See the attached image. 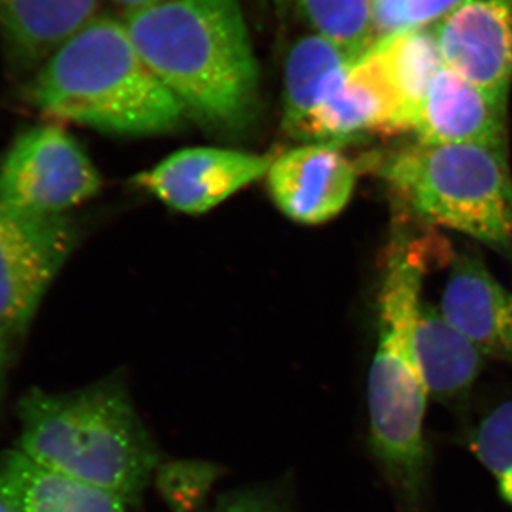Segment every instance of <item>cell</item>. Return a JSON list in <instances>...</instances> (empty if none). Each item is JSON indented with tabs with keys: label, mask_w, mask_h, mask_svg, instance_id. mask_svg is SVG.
<instances>
[{
	"label": "cell",
	"mask_w": 512,
	"mask_h": 512,
	"mask_svg": "<svg viewBox=\"0 0 512 512\" xmlns=\"http://www.w3.org/2000/svg\"><path fill=\"white\" fill-rule=\"evenodd\" d=\"M431 247L397 238L387 251L377 301V348L367 379L369 443L377 466L404 512H420L427 493L430 450L424 434L427 393L414 330Z\"/></svg>",
	"instance_id": "obj_1"
},
{
	"label": "cell",
	"mask_w": 512,
	"mask_h": 512,
	"mask_svg": "<svg viewBox=\"0 0 512 512\" xmlns=\"http://www.w3.org/2000/svg\"><path fill=\"white\" fill-rule=\"evenodd\" d=\"M134 47L188 114L235 130L254 116L259 69L239 0H167L127 16Z\"/></svg>",
	"instance_id": "obj_2"
},
{
	"label": "cell",
	"mask_w": 512,
	"mask_h": 512,
	"mask_svg": "<svg viewBox=\"0 0 512 512\" xmlns=\"http://www.w3.org/2000/svg\"><path fill=\"white\" fill-rule=\"evenodd\" d=\"M18 450L42 466L137 508L160 468V450L123 377L67 393L30 390L18 404Z\"/></svg>",
	"instance_id": "obj_3"
},
{
	"label": "cell",
	"mask_w": 512,
	"mask_h": 512,
	"mask_svg": "<svg viewBox=\"0 0 512 512\" xmlns=\"http://www.w3.org/2000/svg\"><path fill=\"white\" fill-rule=\"evenodd\" d=\"M28 93L53 119L121 136L170 133L188 114L137 52L126 23L109 16H96L60 47Z\"/></svg>",
	"instance_id": "obj_4"
},
{
	"label": "cell",
	"mask_w": 512,
	"mask_h": 512,
	"mask_svg": "<svg viewBox=\"0 0 512 512\" xmlns=\"http://www.w3.org/2000/svg\"><path fill=\"white\" fill-rule=\"evenodd\" d=\"M379 171L399 200L423 220L495 249H512L507 146L416 143L387 157Z\"/></svg>",
	"instance_id": "obj_5"
},
{
	"label": "cell",
	"mask_w": 512,
	"mask_h": 512,
	"mask_svg": "<svg viewBox=\"0 0 512 512\" xmlns=\"http://www.w3.org/2000/svg\"><path fill=\"white\" fill-rule=\"evenodd\" d=\"M100 187L86 151L59 126L29 128L0 163V201L28 214L64 215Z\"/></svg>",
	"instance_id": "obj_6"
},
{
	"label": "cell",
	"mask_w": 512,
	"mask_h": 512,
	"mask_svg": "<svg viewBox=\"0 0 512 512\" xmlns=\"http://www.w3.org/2000/svg\"><path fill=\"white\" fill-rule=\"evenodd\" d=\"M66 215H33L0 201V332L22 335L72 252Z\"/></svg>",
	"instance_id": "obj_7"
},
{
	"label": "cell",
	"mask_w": 512,
	"mask_h": 512,
	"mask_svg": "<svg viewBox=\"0 0 512 512\" xmlns=\"http://www.w3.org/2000/svg\"><path fill=\"white\" fill-rule=\"evenodd\" d=\"M274 160L229 148H185L138 174L136 184L171 210L204 214L266 177Z\"/></svg>",
	"instance_id": "obj_8"
},
{
	"label": "cell",
	"mask_w": 512,
	"mask_h": 512,
	"mask_svg": "<svg viewBox=\"0 0 512 512\" xmlns=\"http://www.w3.org/2000/svg\"><path fill=\"white\" fill-rule=\"evenodd\" d=\"M444 64L495 99L512 82V0H464L434 23Z\"/></svg>",
	"instance_id": "obj_9"
},
{
	"label": "cell",
	"mask_w": 512,
	"mask_h": 512,
	"mask_svg": "<svg viewBox=\"0 0 512 512\" xmlns=\"http://www.w3.org/2000/svg\"><path fill=\"white\" fill-rule=\"evenodd\" d=\"M266 181L285 217L302 225H320L338 217L349 204L356 168L338 144L308 143L275 157Z\"/></svg>",
	"instance_id": "obj_10"
},
{
	"label": "cell",
	"mask_w": 512,
	"mask_h": 512,
	"mask_svg": "<svg viewBox=\"0 0 512 512\" xmlns=\"http://www.w3.org/2000/svg\"><path fill=\"white\" fill-rule=\"evenodd\" d=\"M365 134H399L396 103L375 47L353 60L332 84L301 140L339 144Z\"/></svg>",
	"instance_id": "obj_11"
},
{
	"label": "cell",
	"mask_w": 512,
	"mask_h": 512,
	"mask_svg": "<svg viewBox=\"0 0 512 512\" xmlns=\"http://www.w3.org/2000/svg\"><path fill=\"white\" fill-rule=\"evenodd\" d=\"M507 100L495 99L444 67L414 119L421 144L481 143L507 146Z\"/></svg>",
	"instance_id": "obj_12"
},
{
	"label": "cell",
	"mask_w": 512,
	"mask_h": 512,
	"mask_svg": "<svg viewBox=\"0 0 512 512\" xmlns=\"http://www.w3.org/2000/svg\"><path fill=\"white\" fill-rule=\"evenodd\" d=\"M440 311L484 356L512 362V292L476 256L454 259Z\"/></svg>",
	"instance_id": "obj_13"
},
{
	"label": "cell",
	"mask_w": 512,
	"mask_h": 512,
	"mask_svg": "<svg viewBox=\"0 0 512 512\" xmlns=\"http://www.w3.org/2000/svg\"><path fill=\"white\" fill-rule=\"evenodd\" d=\"M97 0H3L0 37L12 66L35 74L96 16Z\"/></svg>",
	"instance_id": "obj_14"
},
{
	"label": "cell",
	"mask_w": 512,
	"mask_h": 512,
	"mask_svg": "<svg viewBox=\"0 0 512 512\" xmlns=\"http://www.w3.org/2000/svg\"><path fill=\"white\" fill-rule=\"evenodd\" d=\"M0 494L15 512H127L116 495L42 466L16 447L0 456Z\"/></svg>",
	"instance_id": "obj_15"
},
{
	"label": "cell",
	"mask_w": 512,
	"mask_h": 512,
	"mask_svg": "<svg viewBox=\"0 0 512 512\" xmlns=\"http://www.w3.org/2000/svg\"><path fill=\"white\" fill-rule=\"evenodd\" d=\"M414 352L429 397L446 406H458L470 397L484 355L447 322L440 309L423 303L416 330Z\"/></svg>",
	"instance_id": "obj_16"
},
{
	"label": "cell",
	"mask_w": 512,
	"mask_h": 512,
	"mask_svg": "<svg viewBox=\"0 0 512 512\" xmlns=\"http://www.w3.org/2000/svg\"><path fill=\"white\" fill-rule=\"evenodd\" d=\"M373 47L396 103L397 133H409L431 84L446 67L436 29L434 25L406 29Z\"/></svg>",
	"instance_id": "obj_17"
},
{
	"label": "cell",
	"mask_w": 512,
	"mask_h": 512,
	"mask_svg": "<svg viewBox=\"0 0 512 512\" xmlns=\"http://www.w3.org/2000/svg\"><path fill=\"white\" fill-rule=\"evenodd\" d=\"M352 62L338 46L315 33L293 43L285 62L282 126L286 133L302 137L313 111Z\"/></svg>",
	"instance_id": "obj_18"
},
{
	"label": "cell",
	"mask_w": 512,
	"mask_h": 512,
	"mask_svg": "<svg viewBox=\"0 0 512 512\" xmlns=\"http://www.w3.org/2000/svg\"><path fill=\"white\" fill-rule=\"evenodd\" d=\"M315 35L329 40L353 60L379 42L376 0H292Z\"/></svg>",
	"instance_id": "obj_19"
},
{
	"label": "cell",
	"mask_w": 512,
	"mask_h": 512,
	"mask_svg": "<svg viewBox=\"0 0 512 512\" xmlns=\"http://www.w3.org/2000/svg\"><path fill=\"white\" fill-rule=\"evenodd\" d=\"M468 446L495 478L501 498L512 507V400L480 421L468 437Z\"/></svg>",
	"instance_id": "obj_20"
},
{
	"label": "cell",
	"mask_w": 512,
	"mask_h": 512,
	"mask_svg": "<svg viewBox=\"0 0 512 512\" xmlns=\"http://www.w3.org/2000/svg\"><path fill=\"white\" fill-rule=\"evenodd\" d=\"M464 0H376L379 40L406 29L431 26Z\"/></svg>",
	"instance_id": "obj_21"
},
{
	"label": "cell",
	"mask_w": 512,
	"mask_h": 512,
	"mask_svg": "<svg viewBox=\"0 0 512 512\" xmlns=\"http://www.w3.org/2000/svg\"><path fill=\"white\" fill-rule=\"evenodd\" d=\"M211 512H296L284 485L264 484L225 494Z\"/></svg>",
	"instance_id": "obj_22"
},
{
	"label": "cell",
	"mask_w": 512,
	"mask_h": 512,
	"mask_svg": "<svg viewBox=\"0 0 512 512\" xmlns=\"http://www.w3.org/2000/svg\"><path fill=\"white\" fill-rule=\"evenodd\" d=\"M210 471L211 467L197 463H178L173 464V466L171 464L170 466H164L161 476H158V478H161V490L164 491L167 497H170L171 494L183 487V490L175 495L170 504L175 507L181 501L187 503L185 500H191V504L194 501L195 504V501H200L202 495L207 493L208 487H210L212 477H214Z\"/></svg>",
	"instance_id": "obj_23"
},
{
	"label": "cell",
	"mask_w": 512,
	"mask_h": 512,
	"mask_svg": "<svg viewBox=\"0 0 512 512\" xmlns=\"http://www.w3.org/2000/svg\"><path fill=\"white\" fill-rule=\"evenodd\" d=\"M10 343H12V338L6 333L0 332V397L5 390L6 375H8Z\"/></svg>",
	"instance_id": "obj_24"
},
{
	"label": "cell",
	"mask_w": 512,
	"mask_h": 512,
	"mask_svg": "<svg viewBox=\"0 0 512 512\" xmlns=\"http://www.w3.org/2000/svg\"><path fill=\"white\" fill-rule=\"evenodd\" d=\"M113 2L119 5L121 9L126 10L127 16H130L134 13L143 12V10L156 8L167 0H113Z\"/></svg>",
	"instance_id": "obj_25"
},
{
	"label": "cell",
	"mask_w": 512,
	"mask_h": 512,
	"mask_svg": "<svg viewBox=\"0 0 512 512\" xmlns=\"http://www.w3.org/2000/svg\"><path fill=\"white\" fill-rule=\"evenodd\" d=\"M0 512H15V510L12 508V505H10L8 501L2 497V494H0Z\"/></svg>",
	"instance_id": "obj_26"
},
{
	"label": "cell",
	"mask_w": 512,
	"mask_h": 512,
	"mask_svg": "<svg viewBox=\"0 0 512 512\" xmlns=\"http://www.w3.org/2000/svg\"><path fill=\"white\" fill-rule=\"evenodd\" d=\"M279 3H282L284 6L291 5L292 0H278Z\"/></svg>",
	"instance_id": "obj_27"
},
{
	"label": "cell",
	"mask_w": 512,
	"mask_h": 512,
	"mask_svg": "<svg viewBox=\"0 0 512 512\" xmlns=\"http://www.w3.org/2000/svg\"><path fill=\"white\" fill-rule=\"evenodd\" d=\"M0 2H3V0H0Z\"/></svg>",
	"instance_id": "obj_28"
}]
</instances>
